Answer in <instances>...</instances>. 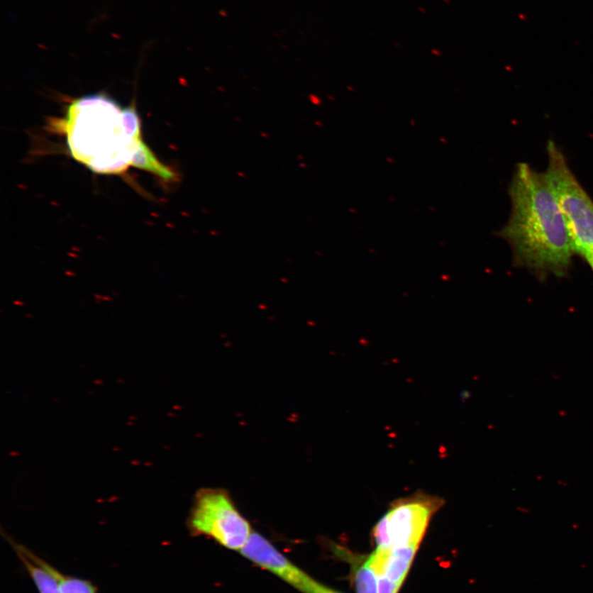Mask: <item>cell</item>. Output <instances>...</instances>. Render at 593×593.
Listing matches in <instances>:
<instances>
[{
  "label": "cell",
  "instance_id": "cell-1",
  "mask_svg": "<svg viewBox=\"0 0 593 593\" xmlns=\"http://www.w3.org/2000/svg\"><path fill=\"white\" fill-rule=\"evenodd\" d=\"M509 194L512 209L499 236L512 248L516 267L531 270L540 279L550 274L557 277L568 275L574 252L558 198L545 172L519 163Z\"/></svg>",
  "mask_w": 593,
  "mask_h": 593
},
{
  "label": "cell",
  "instance_id": "cell-9",
  "mask_svg": "<svg viewBox=\"0 0 593 593\" xmlns=\"http://www.w3.org/2000/svg\"><path fill=\"white\" fill-rule=\"evenodd\" d=\"M310 593H343L338 590L332 589V587L321 584L318 581H315Z\"/></svg>",
  "mask_w": 593,
  "mask_h": 593
},
{
  "label": "cell",
  "instance_id": "cell-4",
  "mask_svg": "<svg viewBox=\"0 0 593 593\" xmlns=\"http://www.w3.org/2000/svg\"><path fill=\"white\" fill-rule=\"evenodd\" d=\"M187 526L193 536H206L224 548L239 552L254 531L231 495L219 488L198 490Z\"/></svg>",
  "mask_w": 593,
  "mask_h": 593
},
{
  "label": "cell",
  "instance_id": "cell-5",
  "mask_svg": "<svg viewBox=\"0 0 593 593\" xmlns=\"http://www.w3.org/2000/svg\"><path fill=\"white\" fill-rule=\"evenodd\" d=\"M437 496L416 494L397 500L372 531L376 550L420 547L429 521L442 507Z\"/></svg>",
  "mask_w": 593,
  "mask_h": 593
},
{
  "label": "cell",
  "instance_id": "cell-6",
  "mask_svg": "<svg viewBox=\"0 0 593 593\" xmlns=\"http://www.w3.org/2000/svg\"><path fill=\"white\" fill-rule=\"evenodd\" d=\"M240 554L301 593H310L316 581L257 531H253Z\"/></svg>",
  "mask_w": 593,
  "mask_h": 593
},
{
  "label": "cell",
  "instance_id": "cell-3",
  "mask_svg": "<svg viewBox=\"0 0 593 593\" xmlns=\"http://www.w3.org/2000/svg\"><path fill=\"white\" fill-rule=\"evenodd\" d=\"M547 155L545 173L564 214L572 252L587 259L593 254V201L553 140L547 145Z\"/></svg>",
  "mask_w": 593,
  "mask_h": 593
},
{
  "label": "cell",
  "instance_id": "cell-7",
  "mask_svg": "<svg viewBox=\"0 0 593 593\" xmlns=\"http://www.w3.org/2000/svg\"><path fill=\"white\" fill-rule=\"evenodd\" d=\"M131 166L155 174L166 182H177V173L170 167L163 165L144 143L141 144L132 158Z\"/></svg>",
  "mask_w": 593,
  "mask_h": 593
},
{
  "label": "cell",
  "instance_id": "cell-10",
  "mask_svg": "<svg viewBox=\"0 0 593 593\" xmlns=\"http://www.w3.org/2000/svg\"><path fill=\"white\" fill-rule=\"evenodd\" d=\"M585 260H587V263H589V265H590V267H591V268H592V272H593V254H592L591 255H589V257H587V259H585Z\"/></svg>",
  "mask_w": 593,
  "mask_h": 593
},
{
  "label": "cell",
  "instance_id": "cell-8",
  "mask_svg": "<svg viewBox=\"0 0 593 593\" xmlns=\"http://www.w3.org/2000/svg\"><path fill=\"white\" fill-rule=\"evenodd\" d=\"M15 552L25 569L28 572L39 593H60L58 582L52 575H50L43 567L31 560L21 551L15 550Z\"/></svg>",
  "mask_w": 593,
  "mask_h": 593
},
{
  "label": "cell",
  "instance_id": "cell-2",
  "mask_svg": "<svg viewBox=\"0 0 593 593\" xmlns=\"http://www.w3.org/2000/svg\"><path fill=\"white\" fill-rule=\"evenodd\" d=\"M67 137L75 160L99 173H118L131 166L141 142L134 106L121 109L109 99L87 96L71 105Z\"/></svg>",
  "mask_w": 593,
  "mask_h": 593
}]
</instances>
